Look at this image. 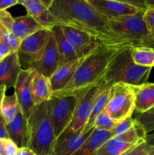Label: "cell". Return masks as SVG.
<instances>
[{"instance_id":"cell-1","label":"cell","mask_w":154,"mask_h":155,"mask_svg":"<svg viewBox=\"0 0 154 155\" xmlns=\"http://www.w3.org/2000/svg\"><path fill=\"white\" fill-rule=\"evenodd\" d=\"M49 12L59 26L85 32L106 46L116 49L123 48L112 33L109 20L95 10L88 0H54Z\"/></svg>"},{"instance_id":"cell-2","label":"cell","mask_w":154,"mask_h":155,"mask_svg":"<svg viewBox=\"0 0 154 155\" xmlns=\"http://www.w3.org/2000/svg\"><path fill=\"white\" fill-rule=\"evenodd\" d=\"M118 49L99 44L83 58L73 77L61 91L54 95H79L102 80Z\"/></svg>"},{"instance_id":"cell-3","label":"cell","mask_w":154,"mask_h":155,"mask_svg":"<svg viewBox=\"0 0 154 155\" xmlns=\"http://www.w3.org/2000/svg\"><path fill=\"white\" fill-rule=\"evenodd\" d=\"M56 137L48 101L34 106L27 119V147L37 155H52Z\"/></svg>"},{"instance_id":"cell-4","label":"cell","mask_w":154,"mask_h":155,"mask_svg":"<svg viewBox=\"0 0 154 155\" xmlns=\"http://www.w3.org/2000/svg\"><path fill=\"white\" fill-rule=\"evenodd\" d=\"M151 68L136 64L131 58V48L118 49L110 61L103 78L107 86L122 83L130 86H139L148 83Z\"/></svg>"},{"instance_id":"cell-5","label":"cell","mask_w":154,"mask_h":155,"mask_svg":"<svg viewBox=\"0 0 154 155\" xmlns=\"http://www.w3.org/2000/svg\"><path fill=\"white\" fill-rule=\"evenodd\" d=\"M146 10L131 16L110 20V28L122 44V48L149 47L154 48V39L145 24Z\"/></svg>"},{"instance_id":"cell-6","label":"cell","mask_w":154,"mask_h":155,"mask_svg":"<svg viewBox=\"0 0 154 155\" xmlns=\"http://www.w3.org/2000/svg\"><path fill=\"white\" fill-rule=\"evenodd\" d=\"M135 110L131 86L122 83L110 86V98L104 111L116 123L132 116Z\"/></svg>"},{"instance_id":"cell-7","label":"cell","mask_w":154,"mask_h":155,"mask_svg":"<svg viewBox=\"0 0 154 155\" xmlns=\"http://www.w3.org/2000/svg\"><path fill=\"white\" fill-rule=\"evenodd\" d=\"M79 95H54L48 100L50 117L56 139L68 127L73 117Z\"/></svg>"},{"instance_id":"cell-8","label":"cell","mask_w":154,"mask_h":155,"mask_svg":"<svg viewBox=\"0 0 154 155\" xmlns=\"http://www.w3.org/2000/svg\"><path fill=\"white\" fill-rule=\"evenodd\" d=\"M135 121V120H134ZM146 133L135 121L134 127L125 133L110 138L97 151V155H121L145 141Z\"/></svg>"},{"instance_id":"cell-9","label":"cell","mask_w":154,"mask_h":155,"mask_svg":"<svg viewBox=\"0 0 154 155\" xmlns=\"http://www.w3.org/2000/svg\"><path fill=\"white\" fill-rule=\"evenodd\" d=\"M51 30L42 29L21 41L18 54L22 70L33 69L43 51Z\"/></svg>"},{"instance_id":"cell-10","label":"cell","mask_w":154,"mask_h":155,"mask_svg":"<svg viewBox=\"0 0 154 155\" xmlns=\"http://www.w3.org/2000/svg\"><path fill=\"white\" fill-rule=\"evenodd\" d=\"M104 86L103 79L95 86L79 94L78 101L73 117L67 128L64 130L71 133H82L88 120L95 98ZM63 131V132H64Z\"/></svg>"},{"instance_id":"cell-11","label":"cell","mask_w":154,"mask_h":155,"mask_svg":"<svg viewBox=\"0 0 154 155\" xmlns=\"http://www.w3.org/2000/svg\"><path fill=\"white\" fill-rule=\"evenodd\" d=\"M89 4L107 20L116 19L122 17L131 16L141 10L130 1L116 0H88Z\"/></svg>"},{"instance_id":"cell-12","label":"cell","mask_w":154,"mask_h":155,"mask_svg":"<svg viewBox=\"0 0 154 155\" xmlns=\"http://www.w3.org/2000/svg\"><path fill=\"white\" fill-rule=\"evenodd\" d=\"M59 68V54L54 33L51 30L43 51L33 69L50 78Z\"/></svg>"},{"instance_id":"cell-13","label":"cell","mask_w":154,"mask_h":155,"mask_svg":"<svg viewBox=\"0 0 154 155\" xmlns=\"http://www.w3.org/2000/svg\"><path fill=\"white\" fill-rule=\"evenodd\" d=\"M33 73L34 69L32 68L22 70L14 86V93L18 98V104L27 120L29 118L32 110L34 107L30 91V83L33 78Z\"/></svg>"},{"instance_id":"cell-14","label":"cell","mask_w":154,"mask_h":155,"mask_svg":"<svg viewBox=\"0 0 154 155\" xmlns=\"http://www.w3.org/2000/svg\"><path fill=\"white\" fill-rule=\"evenodd\" d=\"M61 27L65 36L75 49L79 59L85 57L100 44L94 36L85 32L66 26H61Z\"/></svg>"},{"instance_id":"cell-15","label":"cell","mask_w":154,"mask_h":155,"mask_svg":"<svg viewBox=\"0 0 154 155\" xmlns=\"http://www.w3.org/2000/svg\"><path fill=\"white\" fill-rule=\"evenodd\" d=\"M94 130L95 127L87 133L63 132L56 139L52 155H72L82 146Z\"/></svg>"},{"instance_id":"cell-16","label":"cell","mask_w":154,"mask_h":155,"mask_svg":"<svg viewBox=\"0 0 154 155\" xmlns=\"http://www.w3.org/2000/svg\"><path fill=\"white\" fill-rule=\"evenodd\" d=\"M18 4L24 6L27 15L31 16L43 28L52 30L58 25L57 21L50 13L49 8L44 4L43 0H18Z\"/></svg>"},{"instance_id":"cell-17","label":"cell","mask_w":154,"mask_h":155,"mask_svg":"<svg viewBox=\"0 0 154 155\" xmlns=\"http://www.w3.org/2000/svg\"><path fill=\"white\" fill-rule=\"evenodd\" d=\"M21 71L18 52L9 54L0 62V86H5L6 89L14 88Z\"/></svg>"},{"instance_id":"cell-18","label":"cell","mask_w":154,"mask_h":155,"mask_svg":"<svg viewBox=\"0 0 154 155\" xmlns=\"http://www.w3.org/2000/svg\"><path fill=\"white\" fill-rule=\"evenodd\" d=\"M30 91L34 106L48 101L53 95L49 78L34 70L30 83Z\"/></svg>"},{"instance_id":"cell-19","label":"cell","mask_w":154,"mask_h":155,"mask_svg":"<svg viewBox=\"0 0 154 155\" xmlns=\"http://www.w3.org/2000/svg\"><path fill=\"white\" fill-rule=\"evenodd\" d=\"M131 86L134 92L137 113H145L154 107V83Z\"/></svg>"},{"instance_id":"cell-20","label":"cell","mask_w":154,"mask_h":155,"mask_svg":"<svg viewBox=\"0 0 154 155\" xmlns=\"http://www.w3.org/2000/svg\"><path fill=\"white\" fill-rule=\"evenodd\" d=\"M9 139L13 141L18 148L27 147V120L19 108L12 121L7 124Z\"/></svg>"},{"instance_id":"cell-21","label":"cell","mask_w":154,"mask_h":155,"mask_svg":"<svg viewBox=\"0 0 154 155\" xmlns=\"http://www.w3.org/2000/svg\"><path fill=\"white\" fill-rule=\"evenodd\" d=\"M51 30L54 33L56 43H57V51L59 54V67L78 60L79 58L75 49L67 38L65 36L61 26H55Z\"/></svg>"},{"instance_id":"cell-22","label":"cell","mask_w":154,"mask_h":155,"mask_svg":"<svg viewBox=\"0 0 154 155\" xmlns=\"http://www.w3.org/2000/svg\"><path fill=\"white\" fill-rule=\"evenodd\" d=\"M82 59H78L74 61L69 62L66 64L59 67L57 71L49 78L53 93L61 91L68 84L75 71L81 63Z\"/></svg>"},{"instance_id":"cell-23","label":"cell","mask_w":154,"mask_h":155,"mask_svg":"<svg viewBox=\"0 0 154 155\" xmlns=\"http://www.w3.org/2000/svg\"><path fill=\"white\" fill-rule=\"evenodd\" d=\"M110 138H112L111 132L95 128L82 146L72 155H97V151L100 147Z\"/></svg>"},{"instance_id":"cell-24","label":"cell","mask_w":154,"mask_h":155,"mask_svg":"<svg viewBox=\"0 0 154 155\" xmlns=\"http://www.w3.org/2000/svg\"><path fill=\"white\" fill-rule=\"evenodd\" d=\"M45 29L38 24L31 16L26 15L24 16L14 18L11 31L21 41L30 35Z\"/></svg>"},{"instance_id":"cell-25","label":"cell","mask_w":154,"mask_h":155,"mask_svg":"<svg viewBox=\"0 0 154 155\" xmlns=\"http://www.w3.org/2000/svg\"><path fill=\"white\" fill-rule=\"evenodd\" d=\"M110 98V86H107L104 83V86L101 88V91L95 98L94 101L92 110L91 114L89 116L88 120L83 130L82 133H87L89 130L94 128L95 120L98 117V115L104 110L107 107L108 101Z\"/></svg>"},{"instance_id":"cell-26","label":"cell","mask_w":154,"mask_h":155,"mask_svg":"<svg viewBox=\"0 0 154 155\" xmlns=\"http://www.w3.org/2000/svg\"><path fill=\"white\" fill-rule=\"evenodd\" d=\"M131 54L136 64L151 68L154 67V48L149 47L131 48Z\"/></svg>"},{"instance_id":"cell-27","label":"cell","mask_w":154,"mask_h":155,"mask_svg":"<svg viewBox=\"0 0 154 155\" xmlns=\"http://www.w3.org/2000/svg\"><path fill=\"white\" fill-rule=\"evenodd\" d=\"M20 106L15 93L11 95H5L1 103L0 110L5 120L6 124L13 120Z\"/></svg>"},{"instance_id":"cell-28","label":"cell","mask_w":154,"mask_h":155,"mask_svg":"<svg viewBox=\"0 0 154 155\" xmlns=\"http://www.w3.org/2000/svg\"><path fill=\"white\" fill-rule=\"evenodd\" d=\"M134 120L140 124L146 134L154 131V107L145 113H136Z\"/></svg>"},{"instance_id":"cell-29","label":"cell","mask_w":154,"mask_h":155,"mask_svg":"<svg viewBox=\"0 0 154 155\" xmlns=\"http://www.w3.org/2000/svg\"><path fill=\"white\" fill-rule=\"evenodd\" d=\"M116 124L117 123L113 120L111 117L104 110L96 118L95 124H94V127L97 130L111 132L113 130V128L116 127Z\"/></svg>"},{"instance_id":"cell-30","label":"cell","mask_w":154,"mask_h":155,"mask_svg":"<svg viewBox=\"0 0 154 155\" xmlns=\"http://www.w3.org/2000/svg\"><path fill=\"white\" fill-rule=\"evenodd\" d=\"M2 41L5 42L13 52H18L21 43V39L15 36L12 32L5 29L3 30L2 35Z\"/></svg>"},{"instance_id":"cell-31","label":"cell","mask_w":154,"mask_h":155,"mask_svg":"<svg viewBox=\"0 0 154 155\" xmlns=\"http://www.w3.org/2000/svg\"><path fill=\"white\" fill-rule=\"evenodd\" d=\"M134 123H135V121H134L132 116L126 118V119L117 123L116 127H115L114 128H113V130L111 131L112 137L119 136V135L122 134V133H125V132H127L128 130H129L130 129L134 127Z\"/></svg>"},{"instance_id":"cell-32","label":"cell","mask_w":154,"mask_h":155,"mask_svg":"<svg viewBox=\"0 0 154 155\" xmlns=\"http://www.w3.org/2000/svg\"><path fill=\"white\" fill-rule=\"evenodd\" d=\"M150 147V145L144 141L121 155H147Z\"/></svg>"},{"instance_id":"cell-33","label":"cell","mask_w":154,"mask_h":155,"mask_svg":"<svg viewBox=\"0 0 154 155\" xmlns=\"http://www.w3.org/2000/svg\"><path fill=\"white\" fill-rule=\"evenodd\" d=\"M14 21V18H13L8 12L6 10L0 11V24L2 26L5 30L11 31Z\"/></svg>"},{"instance_id":"cell-34","label":"cell","mask_w":154,"mask_h":155,"mask_svg":"<svg viewBox=\"0 0 154 155\" xmlns=\"http://www.w3.org/2000/svg\"><path fill=\"white\" fill-rule=\"evenodd\" d=\"M145 24L150 33L151 36L154 39V8H146L143 15Z\"/></svg>"},{"instance_id":"cell-35","label":"cell","mask_w":154,"mask_h":155,"mask_svg":"<svg viewBox=\"0 0 154 155\" xmlns=\"http://www.w3.org/2000/svg\"><path fill=\"white\" fill-rule=\"evenodd\" d=\"M18 147L10 139H5V142L4 155H17Z\"/></svg>"},{"instance_id":"cell-36","label":"cell","mask_w":154,"mask_h":155,"mask_svg":"<svg viewBox=\"0 0 154 155\" xmlns=\"http://www.w3.org/2000/svg\"><path fill=\"white\" fill-rule=\"evenodd\" d=\"M9 139V136L7 130V124L0 110V139Z\"/></svg>"},{"instance_id":"cell-37","label":"cell","mask_w":154,"mask_h":155,"mask_svg":"<svg viewBox=\"0 0 154 155\" xmlns=\"http://www.w3.org/2000/svg\"><path fill=\"white\" fill-rule=\"evenodd\" d=\"M11 53L14 52L10 49V48L5 42L1 41L0 42V62L4 60L6 57H8Z\"/></svg>"},{"instance_id":"cell-38","label":"cell","mask_w":154,"mask_h":155,"mask_svg":"<svg viewBox=\"0 0 154 155\" xmlns=\"http://www.w3.org/2000/svg\"><path fill=\"white\" fill-rule=\"evenodd\" d=\"M18 4V0H0V11L6 10Z\"/></svg>"},{"instance_id":"cell-39","label":"cell","mask_w":154,"mask_h":155,"mask_svg":"<svg viewBox=\"0 0 154 155\" xmlns=\"http://www.w3.org/2000/svg\"><path fill=\"white\" fill-rule=\"evenodd\" d=\"M17 155H37L33 151L27 147H24V148H18V153Z\"/></svg>"},{"instance_id":"cell-40","label":"cell","mask_w":154,"mask_h":155,"mask_svg":"<svg viewBox=\"0 0 154 155\" xmlns=\"http://www.w3.org/2000/svg\"><path fill=\"white\" fill-rule=\"evenodd\" d=\"M6 87L3 86H0V106H1V103L2 101L3 98L5 95V92H6Z\"/></svg>"},{"instance_id":"cell-41","label":"cell","mask_w":154,"mask_h":155,"mask_svg":"<svg viewBox=\"0 0 154 155\" xmlns=\"http://www.w3.org/2000/svg\"><path fill=\"white\" fill-rule=\"evenodd\" d=\"M144 5L146 8H153L154 0H144Z\"/></svg>"},{"instance_id":"cell-42","label":"cell","mask_w":154,"mask_h":155,"mask_svg":"<svg viewBox=\"0 0 154 155\" xmlns=\"http://www.w3.org/2000/svg\"><path fill=\"white\" fill-rule=\"evenodd\" d=\"M5 142V139H0V155H4Z\"/></svg>"},{"instance_id":"cell-43","label":"cell","mask_w":154,"mask_h":155,"mask_svg":"<svg viewBox=\"0 0 154 155\" xmlns=\"http://www.w3.org/2000/svg\"><path fill=\"white\" fill-rule=\"evenodd\" d=\"M147 155H154V146H151Z\"/></svg>"},{"instance_id":"cell-44","label":"cell","mask_w":154,"mask_h":155,"mask_svg":"<svg viewBox=\"0 0 154 155\" xmlns=\"http://www.w3.org/2000/svg\"><path fill=\"white\" fill-rule=\"evenodd\" d=\"M3 30H4V28L2 27V26L0 24V42L2 41V33H3Z\"/></svg>"}]
</instances>
